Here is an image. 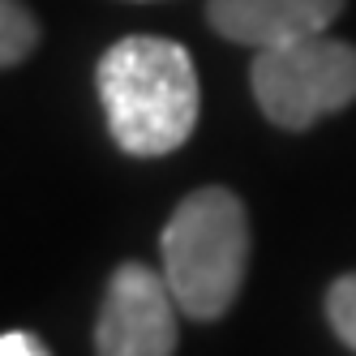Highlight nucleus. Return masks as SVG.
Returning <instances> with one entry per match:
<instances>
[{"label": "nucleus", "instance_id": "obj_1", "mask_svg": "<svg viewBox=\"0 0 356 356\" xmlns=\"http://www.w3.org/2000/svg\"><path fill=\"white\" fill-rule=\"evenodd\" d=\"M99 99L124 155L155 159L185 146L197 124V73L181 43L129 35L99 60Z\"/></svg>", "mask_w": 356, "mask_h": 356}, {"label": "nucleus", "instance_id": "obj_2", "mask_svg": "<svg viewBox=\"0 0 356 356\" xmlns=\"http://www.w3.org/2000/svg\"><path fill=\"white\" fill-rule=\"evenodd\" d=\"M163 279L185 318L215 322L232 309L249 266V215L232 189L207 185L172 211L163 236Z\"/></svg>", "mask_w": 356, "mask_h": 356}, {"label": "nucleus", "instance_id": "obj_3", "mask_svg": "<svg viewBox=\"0 0 356 356\" xmlns=\"http://www.w3.org/2000/svg\"><path fill=\"white\" fill-rule=\"evenodd\" d=\"M253 99L279 129H309L356 99V47L343 39H292L253 60Z\"/></svg>", "mask_w": 356, "mask_h": 356}, {"label": "nucleus", "instance_id": "obj_4", "mask_svg": "<svg viewBox=\"0 0 356 356\" xmlns=\"http://www.w3.org/2000/svg\"><path fill=\"white\" fill-rule=\"evenodd\" d=\"M176 296L163 270L124 262L108 279V296L95 322L99 356H172L176 352Z\"/></svg>", "mask_w": 356, "mask_h": 356}, {"label": "nucleus", "instance_id": "obj_5", "mask_svg": "<svg viewBox=\"0 0 356 356\" xmlns=\"http://www.w3.org/2000/svg\"><path fill=\"white\" fill-rule=\"evenodd\" d=\"M343 0H211V26L245 47H279L292 39L326 35Z\"/></svg>", "mask_w": 356, "mask_h": 356}, {"label": "nucleus", "instance_id": "obj_6", "mask_svg": "<svg viewBox=\"0 0 356 356\" xmlns=\"http://www.w3.org/2000/svg\"><path fill=\"white\" fill-rule=\"evenodd\" d=\"M39 43V26L22 0H0V69L26 60Z\"/></svg>", "mask_w": 356, "mask_h": 356}, {"label": "nucleus", "instance_id": "obj_7", "mask_svg": "<svg viewBox=\"0 0 356 356\" xmlns=\"http://www.w3.org/2000/svg\"><path fill=\"white\" fill-rule=\"evenodd\" d=\"M326 318L335 326V335L356 352V270L339 275L326 292Z\"/></svg>", "mask_w": 356, "mask_h": 356}, {"label": "nucleus", "instance_id": "obj_8", "mask_svg": "<svg viewBox=\"0 0 356 356\" xmlns=\"http://www.w3.org/2000/svg\"><path fill=\"white\" fill-rule=\"evenodd\" d=\"M0 356H47V348L31 330H5V335H0Z\"/></svg>", "mask_w": 356, "mask_h": 356}]
</instances>
